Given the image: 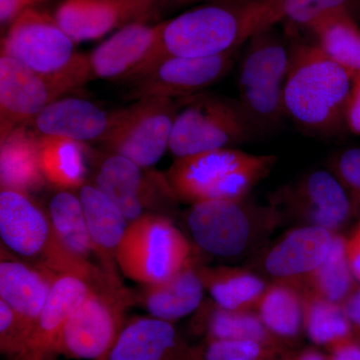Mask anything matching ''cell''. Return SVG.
<instances>
[{
  "label": "cell",
  "instance_id": "1",
  "mask_svg": "<svg viewBox=\"0 0 360 360\" xmlns=\"http://www.w3.org/2000/svg\"><path fill=\"white\" fill-rule=\"evenodd\" d=\"M277 23L281 20L276 0H214L198 4L163 21L146 72L163 58H207L241 49L255 33Z\"/></svg>",
  "mask_w": 360,
  "mask_h": 360
},
{
  "label": "cell",
  "instance_id": "2",
  "mask_svg": "<svg viewBox=\"0 0 360 360\" xmlns=\"http://www.w3.org/2000/svg\"><path fill=\"white\" fill-rule=\"evenodd\" d=\"M284 86V108L302 131L335 136L345 127V110L354 78L317 45L292 41Z\"/></svg>",
  "mask_w": 360,
  "mask_h": 360
},
{
  "label": "cell",
  "instance_id": "3",
  "mask_svg": "<svg viewBox=\"0 0 360 360\" xmlns=\"http://www.w3.org/2000/svg\"><path fill=\"white\" fill-rule=\"evenodd\" d=\"M276 162L274 155L220 148L176 158L165 177L176 198L193 205L243 200Z\"/></svg>",
  "mask_w": 360,
  "mask_h": 360
},
{
  "label": "cell",
  "instance_id": "4",
  "mask_svg": "<svg viewBox=\"0 0 360 360\" xmlns=\"http://www.w3.org/2000/svg\"><path fill=\"white\" fill-rule=\"evenodd\" d=\"M238 68V103L255 135L276 129L285 120L284 86L290 46L274 32L260 30L248 40Z\"/></svg>",
  "mask_w": 360,
  "mask_h": 360
},
{
  "label": "cell",
  "instance_id": "5",
  "mask_svg": "<svg viewBox=\"0 0 360 360\" xmlns=\"http://www.w3.org/2000/svg\"><path fill=\"white\" fill-rule=\"evenodd\" d=\"M91 79L87 54L77 53L65 70L53 75H41L15 59L0 56V141Z\"/></svg>",
  "mask_w": 360,
  "mask_h": 360
},
{
  "label": "cell",
  "instance_id": "6",
  "mask_svg": "<svg viewBox=\"0 0 360 360\" xmlns=\"http://www.w3.org/2000/svg\"><path fill=\"white\" fill-rule=\"evenodd\" d=\"M255 135L238 99L205 91L186 97L175 117L169 150L184 158L234 148Z\"/></svg>",
  "mask_w": 360,
  "mask_h": 360
},
{
  "label": "cell",
  "instance_id": "7",
  "mask_svg": "<svg viewBox=\"0 0 360 360\" xmlns=\"http://www.w3.org/2000/svg\"><path fill=\"white\" fill-rule=\"evenodd\" d=\"M191 253L188 241L169 219L142 214L129 222L116 260L129 278L153 285L191 264Z\"/></svg>",
  "mask_w": 360,
  "mask_h": 360
},
{
  "label": "cell",
  "instance_id": "8",
  "mask_svg": "<svg viewBox=\"0 0 360 360\" xmlns=\"http://www.w3.org/2000/svg\"><path fill=\"white\" fill-rule=\"evenodd\" d=\"M184 98L149 97L118 110L117 118L103 143L110 153L139 165L153 167L169 149L175 117Z\"/></svg>",
  "mask_w": 360,
  "mask_h": 360
},
{
  "label": "cell",
  "instance_id": "9",
  "mask_svg": "<svg viewBox=\"0 0 360 360\" xmlns=\"http://www.w3.org/2000/svg\"><path fill=\"white\" fill-rule=\"evenodd\" d=\"M245 200L193 205L187 224L201 250L214 257H234L250 248L257 232L255 224L276 214V210L257 207Z\"/></svg>",
  "mask_w": 360,
  "mask_h": 360
},
{
  "label": "cell",
  "instance_id": "10",
  "mask_svg": "<svg viewBox=\"0 0 360 360\" xmlns=\"http://www.w3.org/2000/svg\"><path fill=\"white\" fill-rule=\"evenodd\" d=\"M75 42L53 16L27 7L14 20L1 41V56L41 75L65 70L77 53Z\"/></svg>",
  "mask_w": 360,
  "mask_h": 360
},
{
  "label": "cell",
  "instance_id": "11",
  "mask_svg": "<svg viewBox=\"0 0 360 360\" xmlns=\"http://www.w3.org/2000/svg\"><path fill=\"white\" fill-rule=\"evenodd\" d=\"M120 295L94 290L70 315L59 336L56 354L75 359L108 360L122 323Z\"/></svg>",
  "mask_w": 360,
  "mask_h": 360
},
{
  "label": "cell",
  "instance_id": "12",
  "mask_svg": "<svg viewBox=\"0 0 360 360\" xmlns=\"http://www.w3.org/2000/svg\"><path fill=\"white\" fill-rule=\"evenodd\" d=\"M241 49L207 58H163L146 75L130 82L127 98H184L205 92L224 78L236 63Z\"/></svg>",
  "mask_w": 360,
  "mask_h": 360
},
{
  "label": "cell",
  "instance_id": "13",
  "mask_svg": "<svg viewBox=\"0 0 360 360\" xmlns=\"http://www.w3.org/2000/svg\"><path fill=\"white\" fill-rule=\"evenodd\" d=\"M274 201L304 224L333 232L347 224L354 210L345 187L328 170H315L283 187Z\"/></svg>",
  "mask_w": 360,
  "mask_h": 360
},
{
  "label": "cell",
  "instance_id": "14",
  "mask_svg": "<svg viewBox=\"0 0 360 360\" xmlns=\"http://www.w3.org/2000/svg\"><path fill=\"white\" fill-rule=\"evenodd\" d=\"M163 21H134L87 54L92 79L131 82L144 72L155 54Z\"/></svg>",
  "mask_w": 360,
  "mask_h": 360
},
{
  "label": "cell",
  "instance_id": "15",
  "mask_svg": "<svg viewBox=\"0 0 360 360\" xmlns=\"http://www.w3.org/2000/svg\"><path fill=\"white\" fill-rule=\"evenodd\" d=\"M118 110L106 111L82 98L61 97L47 105L30 124L41 137H56L79 143L103 142L117 118Z\"/></svg>",
  "mask_w": 360,
  "mask_h": 360
},
{
  "label": "cell",
  "instance_id": "16",
  "mask_svg": "<svg viewBox=\"0 0 360 360\" xmlns=\"http://www.w3.org/2000/svg\"><path fill=\"white\" fill-rule=\"evenodd\" d=\"M94 288L84 279L59 274L28 335L22 360H56V345L66 321Z\"/></svg>",
  "mask_w": 360,
  "mask_h": 360
},
{
  "label": "cell",
  "instance_id": "17",
  "mask_svg": "<svg viewBox=\"0 0 360 360\" xmlns=\"http://www.w3.org/2000/svg\"><path fill=\"white\" fill-rule=\"evenodd\" d=\"M144 169L124 156L110 153L96 174L94 186L118 206L129 222L141 217L156 187L170 186L167 177L148 175Z\"/></svg>",
  "mask_w": 360,
  "mask_h": 360
},
{
  "label": "cell",
  "instance_id": "18",
  "mask_svg": "<svg viewBox=\"0 0 360 360\" xmlns=\"http://www.w3.org/2000/svg\"><path fill=\"white\" fill-rule=\"evenodd\" d=\"M51 234V219L28 194L1 189L0 236L7 248L22 257H42Z\"/></svg>",
  "mask_w": 360,
  "mask_h": 360
},
{
  "label": "cell",
  "instance_id": "19",
  "mask_svg": "<svg viewBox=\"0 0 360 360\" xmlns=\"http://www.w3.org/2000/svg\"><path fill=\"white\" fill-rule=\"evenodd\" d=\"M335 233L315 225L292 229L267 253L265 270L277 281L303 278L328 257Z\"/></svg>",
  "mask_w": 360,
  "mask_h": 360
},
{
  "label": "cell",
  "instance_id": "20",
  "mask_svg": "<svg viewBox=\"0 0 360 360\" xmlns=\"http://www.w3.org/2000/svg\"><path fill=\"white\" fill-rule=\"evenodd\" d=\"M52 270L30 266L16 260L0 264V300L13 310L30 335L56 281Z\"/></svg>",
  "mask_w": 360,
  "mask_h": 360
},
{
  "label": "cell",
  "instance_id": "21",
  "mask_svg": "<svg viewBox=\"0 0 360 360\" xmlns=\"http://www.w3.org/2000/svg\"><path fill=\"white\" fill-rule=\"evenodd\" d=\"M172 322L141 317L122 329L108 360H187Z\"/></svg>",
  "mask_w": 360,
  "mask_h": 360
},
{
  "label": "cell",
  "instance_id": "22",
  "mask_svg": "<svg viewBox=\"0 0 360 360\" xmlns=\"http://www.w3.org/2000/svg\"><path fill=\"white\" fill-rule=\"evenodd\" d=\"M53 18L75 44L96 40L132 22L131 0H63Z\"/></svg>",
  "mask_w": 360,
  "mask_h": 360
},
{
  "label": "cell",
  "instance_id": "23",
  "mask_svg": "<svg viewBox=\"0 0 360 360\" xmlns=\"http://www.w3.org/2000/svg\"><path fill=\"white\" fill-rule=\"evenodd\" d=\"M0 143L1 189L28 194L44 186L46 179L40 163L39 135L22 125Z\"/></svg>",
  "mask_w": 360,
  "mask_h": 360
},
{
  "label": "cell",
  "instance_id": "24",
  "mask_svg": "<svg viewBox=\"0 0 360 360\" xmlns=\"http://www.w3.org/2000/svg\"><path fill=\"white\" fill-rule=\"evenodd\" d=\"M78 198L99 257L106 265L110 276H112L110 271L112 266L110 259L113 255L116 257V251L129 227V220L125 219L118 206L96 186L84 184L80 187Z\"/></svg>",
  "mask_w": 360,
  "mask_h": 360
},
{
  "label": "cell",
  "instance_id": "25",
  "mask_svg": "<svg viewBox=\"0 0 360 360\" xmlns=\"http://www.w3.org/2000/svg\"><path fill=\"white\" fill-rule=\"evenodd\" d=\"M255 311L269 333L286 347L304 331L302 284L295 279L269 284Z\"/></svg>",
  "mask_w": 360,
  "mask_h": 360
},
{
  "label": "cell",
  "instance_id": "26",
  "mask_svg": "<svg viewBox=\"0 0 360 360\" xmlns=\"http://www.w3.org/2000/svg\"><path fill=\"white\" fill-rule=\"evenodd\" d=\"M146 286L143 295L146 309L153 317L170 322L198 309L205 290L198 270L191 264L167 281Z\"/></svg>",
  "mask_w": 360,
  "mask_h": 360
},
{
  "label": "cell",
  "instance_id": "27",
  "mask_svg": "<svg viewBox=\"0 0 360 360\" xmlns=\"http://www.w3.org/2000/svg\"><path fill=\"white\" fill-rule=\"evenodd\" d=\"M198 272L215 304L224 309H257L267 288L257 274L238 267H202Z\"/></svg>",
  "mask_w": 360,
  "mask_h": 360
},
{
  "label": "cell",
  "instance_id": "28",
  "mask_svg": "<svg viewBox=\"0 0 360 360\" xmlns=\"http://www.w3.org/2000/svg\"><path fill=\"white\" fill-rule=\"evenodd\" d=\"M314 44L328 58L352 75H360V28L352 13L342 11L317 21L309 28Z\"/></svg>",
  "mask_w": 360,
  "mask_h": 360
},
{
  "label": "cell",
  "instance_id": "29",
  "mask_svg": "<svg viewBox=\"0 0 360 360\" xmlns=\"http://www.w3.org/2000/svg\"><path fill=\"white\" fill-rule=\"evenodd\" d=\"M302 284V283H300ZM303 328L316 345L330 349L354 338V330L342 304L330 302L302 285Z\"/></svg>",
  "mask_w": 360,
  "mask_h": 360
},
{
  "label": "cell",
  "instance_id": "30",
  "mask_svg": "<svg viewBox=\"0 0 360 360\" xmlns=\"http://www.w3.org/2000/svg\"><path fill=\"white\" fill-rule=\"evenodd\" d=\"M39 137L40 163L46 181L65 191L84 186L85 144L56 137Z\"/></svg>",
  "mask_w": 360,
  "mask_h": 360
},
{
  "label": "cell",
  "instance_id": "31",
  "mask_svg": "<svg viewBox=\"0 0 360 360\" xmlns=\"http://www.w3.org/2000/svg\"><path fill=\"white\" fill-rule=\"evenodd\" d=\"M347 255V238L335 232L328 257L314 271L295 279L316 295L342 304L357 288Z\"/></svg>",
  "mask_w": 360,
  "mask_h": 360
},
{
  "label": "cell",
  "instance_id": "32",
  "mask_svg": "<svg viewBox=\"0 0 360 360\" xmlns=\"http://www.w3.org/2000/svg\"><path fill=\"white\" fill-rule=\"evenodd\" d=\"M49 219L56 238L66 250L86 260L94 253L99 257L79 198L66 191L56 193L49 202Z\"/></svg>",
  "mask_w": 360,
  "mask_h": 360
},
{
  "label": "cell",
  "instance_id": "33",
  "mask_svg": "<svg viewBox=\"0 0 360 360\" xmlns=\"http://www.w3.org/2000/svg\"><path fill=\"white\" fill-rule=\"evenodd\" d=\"M206 338L253 340L286 352V347L269 333L255 310H229L214 307L206 319Z\"/></svg>",
  "mask_w": 360,
  "mask_h": 360
},
{
  "label": "cell",
  "instance_id": "34",
  "mask_svg": "<svg viewBox=\"0 0 360 360\" xmlns=\"http://www.w3.org/2000/svg\"><path fill=\"white\" fill-rule=\"evenodd\" d=\"M286 352L253 340H210L189 360H279Z\"/></svg>",
  "mask_w": 360,
  "mask_h": 360
},
{
  "label": "cell",
  "instance_id": "35",
  "mask_svg": "<svg viewBox=\"0 0 360 360\" xmlns=\"http://www.w3.org/2000/svg\"><path fill=\"white\" fill-rule=\"evenodd\" d=\"M354 0H276L281 22L309 30L317 21L338 13L349 11Z\"/></svg>",
  "mask_w": 360,
  "mask_h": 360
},
{
  "label": "cell",
  "instance_id": "36",
  "mask_svg": "<svg viewBox=\"0 0 360 360\" xmlns=\"http://www.w3.org/2000/svg\"><path fill=\"white\" fill-rule=\"evenodd\" d=\"M27 331L18 321L13 310L0 300V352L8 360H22Z\"/></svg>",
  "mask_w": 360,
  "mask_h": 360
},
{
  "label": "cell",
  "instance_id": "37",
  "mask_svg": "<svg viewBox=\"0 0 360 360\" xmlns=\"http://www.w3.org/2000/svg\"><path fill=\"white\" fill-rule=\"evenodd\" d=\"M333 174L345 187L354 207L360 208V148H348L336 155Z\"/></svg>",
  "mask_w": 360,
  "mask_h": 360
},
{
  "label": "cell",
  "instance_id": "38",
  "mask_svg": "<svg viewBox=\"0 0 360 360\" xmlns=\"http://www.w3.org/2000/svg\"><path fill=\"white\" fill-rule=\"evenodd\" d=\"M345 127L352 134L360 136V75L352 82L345 110Z\"/></svg>",
  "mask_w": 360,
  "mask_h": 360
},
{
  "label": "cell",
  "instance_id": "39",
  "mask_svg": "<svg viewBox=\"0 0 360 360\" xmlns=\"http://www.w3.org/2000/svg\"><path fill=\"white\" fill-rule=\"evenodd\" d=\"M172 0H131L132 22L148 21L156 13L167 11Z\"/></svg>",
  "mask_w": 360,
  "mask_h": 360
},
{
  "label": "cell",
  "instance_id": "40",
  "mask_svg": "<svg viewBox=\"0 0 360 360\" xmlns=\"http://www.w3.org/2000/svg\"><path fill=\"white\" fill-rule=\"evenodd\" d=\"M328 350V360H360V340L354 336Z\"/></svg>",
  "mask_w": 360,
  "mask_h": 360
},
{
  "label": "cell",
  "instance_id": "41",
  "mask_svg": "<svg viewBox=\"0 0 360 360\" xmlns=\"http://www.w3.org/2000/svg\"><path fill=\"white\" fill-rule=\"evenodd\" d=\"M30 6L28 0H0L1 27H9L14 20Z\"/></svg>",
  "mask_w": 360,
  "mask_h": 360
},
{
  "label": "cell",
  "instance_id": "42",
  "mask_svg": "<svg viewBox=\"0 0 360 360\" xmlns=\"http://www.w3.org/2000/svg\"><path fill=\"white\" fill-rule=\"evenodd\" d=\"M355 338L360 340V288L357 286L342 303Z\"/></svg>",
  "mask_w": 360,
  "mask_h": 360
},
{
  "label": "cell",
  "instance_id": "43",
  "mask_svg": "<svg viewBox=\"0 0 360 360\" xmlns=\"http://www.w3.org/2000/svg\"><path fill=\"white\" fill-rule=\"evenodd\" d=\"M347 255L350 269L355 278L360 281V222L347 239Z\"/></svg>",
  "mask_w": 360,
  "mask_h": 360
},
{
  "label": "cell",
  "instance_id": "44",
  "mask_svg": "<svg viewBox=\"0 0 360 360\" xmlns=\"http://www.w3.org/2000/svg\"><path fill=\"white\" fill-rule=\"evenodd\" d=\"M279 360H328V356L322 354L316 348L309 347L300 352H286Z\"/></svg>",
  "mask_w": 360,
  "mask_h": 360
},
{
  "label": "cell",
  "instance_id": "45",
  "mask_svg": "<svg viewBox=\"0 0 360 360\" xmlns=\"http://www.w3.org/2000/svg\"><path fill=\"white\" fill-rule=\"evenodd\" d=\"M214 1V0H172L167 11H172V9L180 8V7H186L189 6H198V4H205V2Z\"/></svg>",
  "mask_w": 360,
  "mask_h": 360
},
{
  "label": "cell",
  "instance_id": "46",
  "mask_svg": "<svg viewBox=\"0 0 360 360\" xmlns=\"http://www.w3.org/2000/svg\"><path fill=\"white\" fill-rule=\"evenodd\" d=\"M40 1V0H28V2H30V6H32V4H34V2Z\"/></svg>",
  "mask_w": 360,
  "mask_h": 360
}]
</instances>
